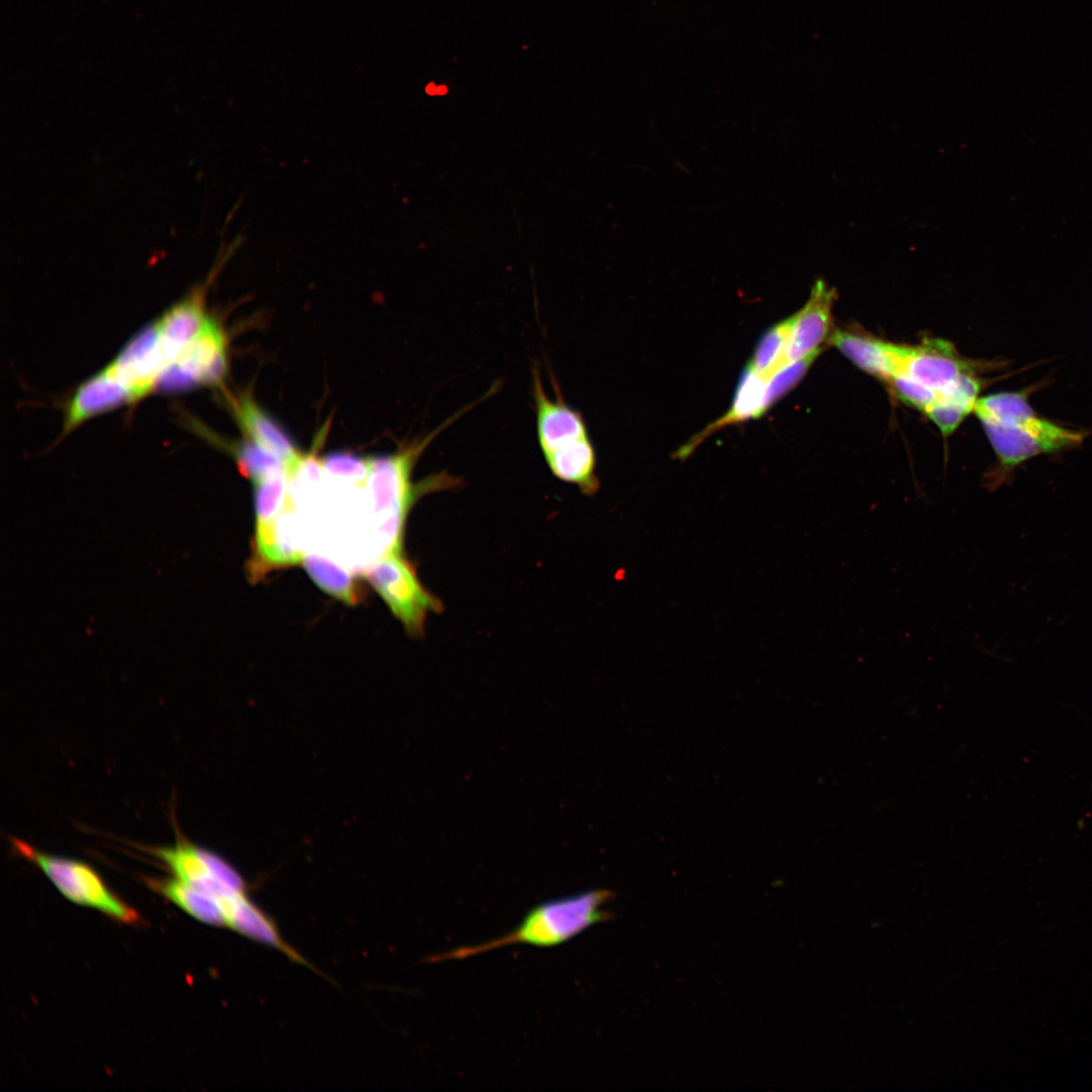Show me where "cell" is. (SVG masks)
<instances>
[{
	"mask_svg": "<svg viewBox=\"0 0 1092 1092\" xmlns=\"http://www.w3.org/2000/svg\"><path fill=\"white\" fill-rule=\"evenodd\" d=\"M232 406L245 437L276 456L290 475L303 455L283 427L249 394L235 398Z\"/></svg>",
	"mask_w": 1092,
	"mask_h": 1092,
	"instance_id": "cell-12",
	"label": "cell"
},
{
	"mask_svg": "<svg viewBox=\"0 0 1092 1092\" xmlns=\"http://www.w3.org/2000/svg\"><path fill=\"white\" fill-rule=\"evenodd\" d=\"M226 448L234 455L241 473L252 482L279 472H287L276 456L248 439L235 446L226 445Z\"/></svg>",
	"mask_w": 1092,
	"mask_h": 1092,
	"instance_id": "cell-24",
	"label": "cell"
},
{
	"mask_svg": "<svg viewBox=\"0 0 1092 1092\" xmlns=\"http://www.w3.org/2000/svg\"><path fill=\"white\" fill-rule=\"evenodd\" d=\"M207 318L203 306V291L200 289L172 306L157 321L168 365L200 333Z\"/></svg>",
	"mask_w": 1092,
	"mask_h": 1092,
	"instance_id": "cell-16",
	"label": "cell"
},
{
	"mask_svg": "<svg viewBox=\"0 0 1092 1092\" xmlns=\"http://www.w3.org/2000/svg\"><path fill=\"white\" fill-rule=\"evenodd\" d=\"M23 856L33 861L69 900L95 908L111 918L132 923L136 912L118 899L88 864L37 850L22 841L14 842Z\"/></svg>",
	"mask_w": 1092,
	"mask_h": 1092,
	"instance_id": "cell-5",
	"label": "cell"
},
{
	"mask_svg": "<svg viewBox=\"0 0 1092 1092\" xmlns=\"http://www.w3.org/2000/svg\"><path fill=\"white\" fill-rule=\"evenodd\" d=\"M614 894L610 890H590L543 902L526 913L520 923L506 934L483 943L457 947L434 956V963L463 960L515 944L537 947L560 945L593 925L607 921L611 913L603 908Z\"/></svg>",
	"mask_w": 1092,
	"mask_h": 1092,
	"instance_id": "cell-3",
	"label": "cell"
},
{
	"mask_svg": "<svg viewBox=\"0 0 1092 1092\" xmlns=\"http://www.w3.org/2000/svg\"><path fill=\"white\" fill-rule=\"evenodd\" d=\"M830 343L863 371L889 381L902 369L906 347L836 331Z\"/></svg>",
	"mask_w": 1092,
	"mask_h": 1092,
	"instance_id": "cell-15",
	"label": "cell"
},
{
	"mask_svg": "<svg viewBox=\"0 0 1092 1092\" xmlns=\"http://www.w3.org/2000/svg\"><path fill=\"white\" fill-rule=\"evenodd\" d=\"M980 388V380L966 370L950 385L938 393L936 400L949 402L970 414L974 412L979 399Z\"/></svg>",
	"mask_w": 1092,
	"mask_h": 1092,
	"instance_id": "cell-27",
	"label": "cell"
},
{
	"mask_svg": "<svg viewBox=\"0 0 1092 1092\" xmlns=\"http://www.w3.org/2000/svg\"><path fill=\"white\" fill-rule=\"evenodd\" d=\"M1032 388L979 397L974 413L990 441L999 467L988 477L996 488L1027 460L1079 446L1083 431L1070 429L1039 416L1029 402Z\"/></svg>",
	"mask_w": 1092,
	"mask_h": 1092,
	"instance_id": "cell-1",
	"label": "cell"
},
{
	"mask_svg": "<svg viewBox=\"0 0 1092 1092\" xmlns=\"http://www.w3.org/2000/svg\"><path fill=\"white\" fill-rule=\"evenodd\" d=\"M834 299V289L823 280H817L807 302L793 314L785 353L786 364L820 350L830 332Z\"/></svg>",
	"mask_w": 1092,
	"mask_h": 1092,
	"instance_id": "cell-10",
	"label": "cell"
},
{
	"mask_svg": "<svg viewBox=\"0 0 1092 1092\" xmlns=\"http://www.w3.org/2000/svg\"><path fill=\"white\" fill-rule=\"evenodd\" d=\"M446 92H447V88H446V86H443V85H441V86H438V87H437V94H439V95H443V94H445Z\"/></svg>",
	"mask_w": 1092,
	"mask_h": 1092,
	"instance_id": "cell-31",
	"label": "cell"
},
{
	"mask_svg": "<svg viewBox=\"0 0 1092 1092\" xmlns=\"http://www.w3.org/2000/svg\"><path fill=\"white\" fill-rule=\"evenodd\" d=\"M485 398V395H482L426 436L402 445L395 453L370 457V472L366 485L375 526L383 544V554L402 551L407 514L422 495L460 485L461 479L448 471L438 472L415 483L413 471L427 447L446 428Z\"/></svg>",
	"mask_w": 1092,
	"mask_h": 1092,
	"instance_id": "cell-2",
	"label": "cell"
},
{
	"mask_svg": "<svg viewBox=\"0 0 1092 1092\" xmlns=\"http://www.w3.org/2000/svg\"><path fill=\"white\" fill-rule=\"evenodd\" d=\"M276 520L256 523L251 560L253 576L259 577L271 569L298 564L302 560L303 553L290 542Z\"/></svg>",
	"mask_w": 1092,
	"mask_h": 1092,
	"instance_id": "cell-19",
	"label": "cell"
},
{
	"mask_svg": "<svg viewBox=\"0 0 1092 1092\" xmlns=\"http://www.w3.org/2000/svg\"><path fill=\"white\" fill-rule=\"evenodd\" d=\"M819 354L820 350H817L802 359L788 363L766 379L764 414L801 381Z\"/></svg>",
	"mask_w": 1092,
	"mask_h": 1092,
	"instance_id": "cell-25",
	"label": "cell"
},
{
	"mask_svg": "<svg viewBox=\"0 0 1092 1092\" xmlns=\"http://www.w3.org/2000/svg\"><path fill=\"white\" fill-rule=\"evenodd\" d=\"M925 414L945 436L952 433L969 415L959 406L942 400H935Z\"/></svg>",
	"mask_w": 1092,
	"mask_h": 1092,
	"instance_id": "cell-29",
	"label": "cell"
},
{
	"mask_svg": "<svg viewBox=\"0 0 1092 1092\" xmlns=\"http://www.w3.org/2000/svg\"><path fill=\"white\" fill-rule=\"evenodd\" d=\"M222 910L225 925L235 931L251 939L274 946L294 961L303 962L299 954L283 941L274 922L258 906L253 904L245 893L224 901Z\"/></svg>",
	"mask_w": 1092,
	"mask_h": 1092,
	"instance_id": "cell-18",
	"label": "cell"
},
{
	"mask_svg": "<svg viewBox=\"0 0 1092 1092\" xmlns=\"http://www.w3.org/2000/svg\"><path fill=\"white\" fill-rule=\"evenodd\" d=\"M325 474L337 481L365 485L370 472V458L351 452H333L321 459Z\"/></svg>",
	"mask_w": 1092,
	"mask_h": 1092,
	"instance_id": "cell-26",
	"label": "cell"
},
{
	"mask_svg": "<svg viewBox=\"0 0 1092 1092\" xmlns=\"http://www.w3.org/2000/svg\"><path fill=\"white\" fill-rule=\"evenodd\" d=\"M143 396L104 369L75 390L66 406L64 433L71 432L88 419L134 402Z\"/></svg>",
	"mask_w": 1092,
	"mask_h": 1092,
	"instance_id": "cell-11",
	"label": "cell"
},
{
	"mask_svg": "<svg viewBox=\"0 0 1092 1092\" xmlns=\"http://www.w3.org/2000/svg\"><path fill=\"white\" fill-rule=\"evenodd\" d=\"M765 382L766 379L760 376L749 364L746 365L738 380L734 398L728 412L692 437L674 452L673 458L685 460L710 435L724 427L760 418L764 414Z\"/></svg>",
	"mask_w": 1092,
	"mask_h": 1092,
	"instance_id": "cell-14",
	"label": "cell"
},
{
	"mask_svg": "<svg viewBox=\"0 0 1092 1092\" xmlns=\"http://www.w3.org/2000/svg\"><path fill=\"white\" fill-rule=\"evenodd\" d=\"M792 325L793 314L770 327L760 337L748 364L764 379L786 365L785 353Z\"/></svg>",
	"mask_w": 1092,
	"mask_h": 1092,
	"instance_id": "cell-22",
	"label": "cell"
},
{
	"mask_svg": "<svg viewBox=\"0 0 1092 1092\" xmlns=\"http://www.w3.org/2000/svg\"><path fill=\"white\" fill-rule=\"evenodd\" d=\"M153 885L162 895L199 921L215 926L225 925L221 904L214 897L177 878L153 881Z\"/></svg>",
	"mask_w": 1092,
	"mask_h": 1092,
	"instance_id": "cell-20",
	"label": "cell"
},
{
	"mask_svg": "<svg viewBox=\"0 0 1092 1092\" xmlns=\"http://www.w3.org/2000/svg\"><path fill=\"white\" fill-rule=\"evenodd\" d=\"M156 855L176 878L221 902L242 893L245 885L239 874L219 856L186 841L156 848Z\"/></svg>",
	"mask_w": 1092,
	"mask_h": 1092,
	"instance_id": "cell-7",
	"label": "cell"
},
{
	"mask_svg": "<svg viewBox=\"0 0 1092 1092\" xmlns=\"http://www.w3.org/2000/svg\"><path fill=\"white\" fill-rule=\"evenodd\" d=\"M226 338L216 321L207 318L200 333L160 374L155 387L180 391L199 385L218 386L228 372Z\"/></svg>",
	"mask_w": 1092,
	"mask_h": 1092,
	"instance_id": "cell-6",
	"label": "cell"
},
{
	"mask_svg": "<svg viewBox=\"0 0 1092 1092\" xmlns=\"http://www.w3.org/2000/svg\"><path fill=\"white\" fill-rule=\"evenodd\" d=\"M301 563L324 592L347 605L358 604L360 594L356 583L341 566L316 553L303 554Z\"/></svg>",
	"mask_w": 1092,
	"mask_h": 1092,
	"instance_id": "cell-21",
	"label": "cell"
},
{
	"mask_svg": "<svg viewBox=\"0 0 1092 1092\" xmlns=\"http://www.w3.org/2000/svg\"><path fill=\"white\" fill-rule=\"evenodd\" d=\"M966 370V365L947 342L930 340L917 347H906L899 373L908 375L938 394Z\"/></svg>",
	"mask_w": 1092,
	"mask_h": 1092,
	"instance_id": "cell-13",
	"label": "cell"
},
{
	"mask_svg": "<svg viewBox=\"0 0 1092 1092\" xmlns=\"http://www.w3.org/2000/svg\"><path fill=\"white\" fill-rule=\"evenodd\" d=\"M289 480L287 472H279L252 482L256 523L274 521L287 508Z\"/></svg>",
	"mask_w": 1092,
	"mask_h": 1092,
	"instance_id": "cell-23",
	"label": "cell"
},
{
	"mask_svg": "<svg viewBox=\"0 0 1092 1092\" xmlns=\"http://www.w3.org/2000/svg\"><path fill=\"white\" fill-rule=\"evenodd\" d=\"M167 365L156 321L140 331L105 369L145 396Z\"/></svg>",
	"mask_w": 1092,
	"mask_h": 1092,
	"instance_id": "cell-9",
	"label": "cell"
},
{
	"mask_svg": "<svg viewBox=\"0 0 1092 1092\" xmlns=\"http://www.w3.org/2000/svg\"><path fill=\"white\" fill-rule=\"evenodd\" d=\"M364 575L412 637L424 633L430 613L442 610L441 602L421 583L403 552L383 554Z\"/></svg>",
	"mask_w": 1092,
	"mask_h": 1092,
	"instance_id": "cell-4",
	"label": "cell"
},
{
	"mask_svg": "<svg viewBox=\"0 0 1092 1092\" xmlns=\"http://www.w3.org/2000/svg\"><path fill=\"white\" fill-rule=\"evenodd\" d=\"M888 382L900 399L924 413L938 396L936 391L904 373H897Z\"/></svg>",
	"mask_w": 1092,
	"mask_h": 1092,
	"instance_id": "cell-28",
	"label": "cell"
},
{
	"mask_svg": "<svg viewBox=\"0 0 1092 1092\" xmlns=\"http://www.w3.org/2000/svg\"><path fill=\"white\" fill-rule=\"evenodd\" d=\"M544 459L556 478L576 485L583 494L598 491L596 453L589 437L560 447L544 455Z\"/></svg>",
	"mask_w": 1092,
	"mask_h": 1092,
	"instance_id": "cell-17",
	"label": "cell"
},
{
	"mask_svg": "<svg viewBox=\"0 0 1092 1092\" xmlns=\"http://www.w3.org/2000/svg\"><path fill=\"white\" fill-rule=\"evenodd\" d=\"M532 375L536 432L543 456L579 439L587 438L588 433L582 415L564 401L555 377L551 379L555 396L550 398L543 387L538 367H534Z\"/></svg>",
	"mask_w": 1092,
	"mask_h": 1092,
	"instance_id": "cell-8",
	"label": "cell"
},
{
	"mask_svg": "<svg viewBox=\"0 0 1092 1092\" xmlns=\"http://www.w3.org/2000/svg\"><path fill=\"white\" fill-rule=\"evenodd\" d=\"M427 92L432 95L437 94V87L433 83H431L427 87Z\"/></svg>",
	"mask_w": 1092,
	"mask_h": 1092,
	"instance_id": "cell-30",
	"label": "cell"
}]
</instances>
